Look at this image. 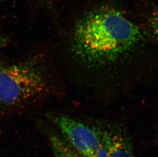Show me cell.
<instances>
[{
    "label": "cell",
    "instance_id": "cell-1",
    "mask_svg": "<svg viewBox=\"0 0 158 157\" xmlns=\"http://www.w3.org/2000/svg\"><path fill=\"white\" fill-rule=\"evenodd\" d=\"M143 38L139 27L123 12L102 6L85 13L75 25L71 50L89 66H103L130 53Z\"/></svg>",
    "mask_w": 158,
    "mask_h": 157
},
{
    "label": "cell",
    "instance_id": "cell-2",
    "mask_svg": "<svg viewBox=\"0 0 158 157\" xmlns=\"http://www.w3.org/2000/svg\"><path fill=\"white\" fill-rule=\"evenodd\" d=\"M48 87L46 72L37 58L0 67V104L3 105L24 103L44 93Z\"/></svg>",
    "mask_w": 158,
    "mask_h": 157
},
{
    "label": "cell",
    "instance_id": "cell-3",
    "mask_svg": "<svg viewBox=\"0 0 158 157\" xmlns=\"http://www.w3.org/2000/svg\"><path fill=\"white\" fill-rule=\"evenodd\" d=\"M48 117L82 157H107L100 128L63 114L49 113Z\"/></svg>",
    "mask_w": 158,
    "mask_h": 157
},
{
    "label": "cell",
    "instance_id": "cell-4",
    "mask_svg": "<svg viewBox=\"0 0 158 157\" xmlns=\"http://www.w3.org/2000/svg\"><path fill=\"white\" fill-rule=\"evenodd\" d=\"M107 157H135L133 142L121 128L101 129Z\"/></svg>",
    "mask_w": 158,
    "mask_h": 157
},
{
    "label": "cell",
    "instance_id": "cell-5",
    "mask_svg": "<svg viewBox=\"0 0 158 157\" xmlns=\"http://www.w3.org/2000/svg\"><path fill=\"white\" fill-rule=\"evenodd\" d=\"M49 138L54 157H82L61 133L50 132Z\"/></svg>",
    "mask_w": 158,
    "mask_h": 157
},
{
    "label": "cell",
    "instance_id": "cell-6",
    "mask_svg": "<svg viewBox=\"0 0 158 157\" xmlns=\"http://www.w3.org/2000/svg\"><path fill=\"white\" fill-rule=\"evenodd\" d=\"M149 24L152 34L158 42V10L151 14L149 18Z\"/></svg>",
    "mask_w": 158,
    "mask_h": 157
},
{
    "label": "cell",
    "instance_id": "cell-7",
    "mask_svg": "<svg viewBox=\"0 0 158 157\" xmlns=\"http://www.w3.org/2000/svg\"><path fill=\"white\" fill-rule=\"evenodd\" d=\"M6 40L4 37H3L2 36L0 35V48L3 47L6 44Z\"/></svg>",
    "mask_w": 158,
    "mask_h": 157
},
{
    "label": "cell",
    "instance_id": "cell-8",
    "mask_svg": "<svg viewBox=\"0 0 158 157\" xmlns=\"http://www.w3.org/2000/svg\"><path fill=\"white\" fill-rule=\"evenodd\" d=\"M3 1V0H0V1Z\"/></svg>",
    "mask_w": 158,
    "mask_h": 157
},
{
    "label": "cell",
    "instance_id": "cell-9",
    "mask_svg": "<svg viewBox=\"0 0 158 157\" xmlns=\"http://www.w3.org/2000/svg\"></svg>",
    "mask_w": 158,
    "mask_h": 157
}]
</instances>
